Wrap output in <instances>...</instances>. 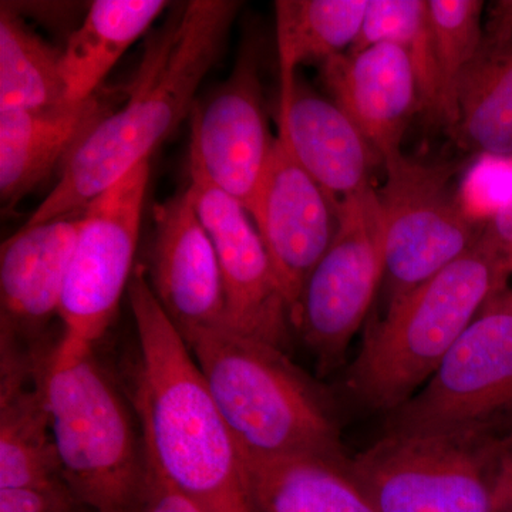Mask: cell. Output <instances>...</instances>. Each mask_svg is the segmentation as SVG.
<instances>
[{
    "instance_id": "cell-1",
    "label": "cell",
    "mask_w": 512,
    "mask_h": 512,
    "mask_svg": "<svg viewBox=\"0 0 512 512\" xmlns=\"http://www.w3.org/2000/svg\"><path fill=\"white\" fill-rule=\"evenodd\" d=\"M242 3L191 0L148 39L126 103L70 151L59 180L25 225L82 211L143 161L194 110L201 83L220 59Z\"/></svg>"
},
{
    "instance_id": "cell-2",
    "label": "cell",
    "mask_w": 512,
    "mask_h": 512,
    "mask_svg": "<svg viewBox=\"0 0 512 512\" xmlns=\"http://www.w3.org/2000/svg\"><path fill=\"white\" fill-rule=\"evenodd\" d=\"M127 293L138 345L131 406L148 463L205 512H254L241 450L146 266L136 265Z\"/></svg>"
},
{
    "instance_id": "cell-3",
    "label": "cell",
    "mask_w": 512,
    "mask_h": 512,
    "mask_svg": "<svg viewBox=\"0 0 512 512\" xmlns=\"http://www.w3.org/2000/svg\"><path fill=\"white\" fill-rule=\"evenodd\" d=\"M511 276L512 252L484 228L466 254L386 306L349 366L350 392L387 414L409 402Z\"/></svg>"
},
{
    "instance_id": "cell-4",
    "label": "cell",
    "mask_w": 512,
    "mask_h": 512,
    "mask_svg": "<svg viewBox=\"0 0 512 512\" xmlns=\"http://www.w3.org/2000/svg\"><path fill=\"white\" fill-rule=\"evenodd\" d=\"M185 342L242 454L348 457L332 396L286 350L224 326Z\"/></svg>"
},
{
    "instance_id": "cell-5",
    "label": "cell",
    "mask_w": 512,
    "mask_h": 512,
    "mask_svg": "<svg viewBox=\"0 0 512 512\" xmlns=\"http://www.w3.org/2000/svg\"><path fill=\"white\" fill-rule=\"evenodd\" d=\"M43 390L67 487L93 512H144L148 458L140 423L94 350H55Z\"/></svg>"
},
{
    "instance_id": "cell-6",
    "label": "cell",
    "mask_w": 512,
    "mask_h": 512,
    "mask_svg": "<svg viewBox=\"0 0 512 512\" xmlns=\"http://www.w3.org/2000/svg\"><path fill=\"white\" fill-rule=\"evenodd\" d=\"M504 437L387 433L352 457L379 512H497Z\"/></svg>"
},
{
    "instance_id": "cell-7",
    "label": "cell",
    "mask_w": 512,
    "mask_h": 512,
    "mask_svg": "<svg viewBox=\"0 0 512 512\" xmlns=\"http://www.w3.org/2000/svg\"><path fill=\"white\" fill-rule=\"evenodd\" d=\"M387 417V433L497 436L512 420L511 285L485 303L427 383Z\"/></svg>"
},
{
    "instance_id": "cell-8",
    "label": "cell",
    "mask_w": 512,
    "mask_h": 512,
    "mask_svg": "<svg viewBox=\"0 0 512 512\" xmlns=\"http://www.w3.org/2000/svg\"><path fill=\"white\" fill-rule=\"evenodd\" d=\"M150 171L143 161L84 208L60 303V355L92 352L116 318L136 269Z\"/></svg>"
},
{
    "instance_id": "cell-9",
    "label": "cell",
    "mask_w": 512,
    "mask_h": 512,
    "mask_svg": "<svg viewBox=\"0 0 512 512\" xmlns=\"http://www.w3.org/2000/svg\"><path fill=\"white\" fill-rule=\"evenodd\" d=\"M332 244L303 288L292 326L328 375L346 353L369 315L384 275V227L373 185L336 207Z\"/></svg>"
},
{
    "instance_id": "cell-10",
    "label": "cell",
    "mask_w": 512,
    "mask_h": 512,
    "mask_svg": "<svg viewBox=\"0 0 512 512\" xmlns=\"http://www.w3.org/2000/svg\"><path fill=\"white\" fill-rule=\"evenodd\" d=\"M383 165L386 181L377 195L389 306L466 254L487 224H477L464 211L454 187L453 164H426L402 156Z\"/></svg>"
},
{
    "instance_id": "cell-11",
    "label": "cell",
    "mask_w": 512,
    "mask_h": 512,
    "mask_svg": "<svg viewBox=\"0 0 512 512\" xmlns=\"http://www.w3.org/2000/svg\"><path fill=\"white\" fill-rule=\"evenodd\" d=\"M84 210L23 225L0 249V365L42 366L60 338V303Z\"/></svg>"
},
{
    "instance_id": "cell-12",
    "label": "cell",
    "mask_w": 512,
    "mask_h": 512,
    "mask_svg": "<svg viewBox=\"0 0 512 512\" xmlns=\"http://www.w3.org/2000/svg\"><path fill=\"white\" fill-rule=\"evenodd\" d=\"M188 170V191L220 261L227 302L224 328L288 352L291 312L254 220L191 158Z\"/></svg>"
},
{
    "instance_id": "cell-13",
    "label": "cell",
    "mask_w": 512,
    "mask_h": 512,
    "mask_svg": "<svg viewBox=\"0 0 512 512\" xmlns=\"http://www.w3.org/2000/svg\"><path fill=\"white\" fill-rule=\"evenodd\" d=\"M259 67L258 45L244 42L227 79L195 104L190 117L191 160L247 211L275 141L266 123Z\"/></svg>"
},
{
    "instance_id": "cell-14",
    "label": "cell",
    "mask_w": 512,
    "mask_h": 512,
    "mask_svg": "<svg viewBox=\"0 0 512 512\" xmlns=\"http://www.w3.org/2000/svg\"><path fill=\"white\" fill-rule=\"evenodd\" d=\"M248 212L271 258L292 320L306 281L335 237V204L276 136Z\"/></svg>"
},
{
    "instance_id": "cell-15",
    "label": "cell",
    "mask_w": 512,
    "mask_h": 512,
    "mask_svg": "<svg viewBox=\"0 0 512 512\" xmlns=\"http://www.w3.org/2000/svg\"><path fill=\"white\" fill-rule=\"evenodd\" d=\"M148 284L161 308L187 340L225 326V288L220 261L185 188L154 208Z\"/></svg>"
},
{
    "instance_id": "cell-16",
    "label": "cell",
    "mask_w": 512,
    "mask_h": 512,
    "mask_svg": "<svg viewBox=\"0 0 512 512\" xmlns=\"http://www.w3.org/2000/svg\"><path fill=\"white\" fill-rule=\"evenodd\" d=\"M320 77L380 163L403 156L404 133L420 106L412 62L402 47L384 42L340 53L320 64Z\"/></svg>"
},
{
    "instance_id": "cell-17",
    "label": "cell",
    "mask_w": 512,
    "mask_h": 512,
    "mask_svg": "<svg viewBox=\"0 0 512 512\" xmlns=\"http://www.w3.org/2000/svg\"><path fill=\"white\" fill-rule=\"evenodd\" d=\"M278 113V136L335 207L372 185L379 157L348 114L298 73L281 77Z\"/></svg>"
},
{
    "instance_id": "cell-18",
    "label": "cell",
    "mask_w": 512,
    "mask_h": 512,
    "mask_svg": "<svg viewBox=\"0 0 512 512\" xmlns=\"http://www.w3.org/2000/svg\"><path fill=\"white\" fill-rule=\"evenodd\" d=\"M242 460L254 512H379L353 473L352 457L242 454Z\"/></svg>"
},
{
    "instance_id": "cell-19",
    "label": "cell",
    "mask_w": 512,
    "mask_h": 512,
    "mask_svg": "<svg viewBox=\"0 0 512 512\" xmlns=\"http://www.w3.org/2000/svg\"><path fill=\"white\" fill-rule=\"evenodd\" d=\"M110 111L96 96L55 110L0 109L3 205L13 207L35 190Z\"/></svg>"
},
{
    "instance_id": "cell-20",
    "label": "cell",
    "mask_w": 512,
    "mask_h": 512,
    "mask_svg": "<svg viewBox=\"0 0 512 512\" xmlns=\"http://www.w3.org/2000/svg\"><path fill=\"white\" fill-rule=\"evenodd\" d=\"M164 0H96L62 50V74L69 104L94 93L127 52L167 9Z\"/></svg>"
},
{
    "instance_id": "cell-21",
    "label": "cell",
    "mask_w": 512,
    "mask_h": 512,
    "mask_svg": "<svg viewBox=\"0 0 512 512\" xmlns=\"http://www.w3.org/2000/svg\"><path fill=\"white\" fill-rule=\"evenodd\" d=\"M43 376L0 379V490L62 480Z\"/></svg>"
},
{
    "instance_id": "cell-22",
    "label": "cell",
    "mask_w": 512,
    "mask_h": 512,
    "mask_svg": "<svg viewBox=\"0 0 512 512\" xmlns=\"http://www.w3.org/2000/svg\"><path fill=\"white\" fill-rule=\"evenodd\" d=\"M369 0H278L276 43L281 76L305 63H325L352 49Z\"/></svg>"
},
{
    "instance_id": "cell-23",
    "label": "cell",
    "mask_w": 512,
    "mask_h": 512,
    "mask_svg": "<svg viewBox=\"0 0 512 512\" xmlns=\"http://www.w3.org/2000/svg\"><path fill=\"white\" fill-rule=\"evenodd\" d=\"M458 136L471 150L512 156V42L481 47L458 89Z\"/></svg>"
},
{
    "instance_id": "cell-24",
    "label": "cell",
    "mask_w": 512,
    "mask_h": 512,
    "mask_svg": "<svg viewBox=\"0 0 512 512\" xmlns=\"http://www.w3.org/2000/svg\"><path fill=\"white\" fill-rule=\"evenodd\" d=\"M67 103L62 52L26 26L12 6L0 8V109L55 110Z\"/></svg>"
},
{
    "instance_id": "cell-25",
    "label": "cell",
    "mask_w": 512,
    "mask_h": 512,
    "mask_svg": "<svg viewBox=\"0 0 512 512\" xmlns=\"http://www.w3.org/2000/svg\"><path fill=\"white\" fill-rule=\"evenodd\" d=\"M402 47L412 62L420 113L441 124L439 76L427 0H369L360 35L349 52L377 43Z\"/></svg>"
},
{
    "instance_id": "cell-26",
    "label": "cell",
    "mask_w": 512,
    "mask_h": 512,
    "mask_svg": "<svg viewBox=\"0 0 512 512\" xmlns=\"http://www.w3.org/2000/svg\"><path fill=\"white\" fill-rule=\"evenodd\" d=\"M439 76L441 124L456 131L461 79L484 43L481 0H429Z\"/></svg>"
},
{
    "instance_id": "cell-27",
    "label": "cell",
    "mask_w": 512,
    "mask_h": 512,
    "mask_svg": "<svg viewBox=\"0 0 512 512\" xmlns=\"http://www.w3.org/2000/svg\"><path fill=\"white\" fill-rule=\"evenodd\" d=\"M458 195L470 220L488 224L512 202V156L480 154L467 168Z\"/></svg>"
},
{
    "instance_id": "cell-28",
    "label": "cell",
    "mask_w": 512,
    "mask_h": 512,
    "mask_svg": "<svg viewBox=\"0 0 512 512\" xmlns=\"http://www.w3.org/2000/svg\"><path fill=\"white\" fill-rule=\"evenodd\" d=\"M0 512H93L62 480L37 487L0 490Z\"/></svg>"
},
{
    "instance_id": "cell-29",
    "label": "cell",
    "mask_w": 512,
    "mask_h": 512,
    "mask_svg": "<svg viewBox=\"0 0 512 512\" xmlns=\"http://www.w3.org/2000/svg\"><path fill=\"white\" fill-rule=\"evenodd\" d=\"M144 512H205L183 494L174 490L148 463Z\"/></svg>"
},
{
    "instance_id": "cell-30",
    "label": "cell",
    "mask_w": 512,
    "mask_h": 512,
    "mask_svg": "<svg viewBox=\"0 0 512 512\" xmlns=\"http://www.w3.org/2000/svg\"><path fill=\"white\" fill-rule=\"evenodd\" d=\"M512 42V0H498L488 12L484 45L503 47Z\"/></svg>"
},
{
    "instance_id": "cell-31",
    "label": "cell",
    "mask_w": 512,
    "mask_h": 512,
    "mask_svg": "<svg viewBox=\"0 0 512 512\" xmlns=\"http://www.w3.org/2000/svg\"><path fill=\"white\" fill-rule=\"evenodd\" d=\"M485 229L498 244L512 252V202L500 214L495 215L493 220L485 225Z\"/></svg>"
},
{
    "instance_id": "cell-32",
    "label": "cell",
    "mask_w": 512,
    "mask_h": 512,
    "mask_svg": "<svg viewBox=\"0 0 512 512\" xmlns=\"http://www.w3.org/2000/svg\"><path fill=\"white\" fill-rule=\"evenodd\" d=\"M495 495H497V512H512V464L504 453Z\"/></svg>"
},
{
    "instance_id": "cell-33",
    "label": "cell",
    "mask_w": 512,
    "mask_h": 512,
    "mask_svg": "<svg viewBox=\"0 0 512 512\" xmlns=\"http://www.w3.org/2000/svg\"><path fill=\"white\" fill-rule=\"evenodd\" d=\"M504 454L512 464V430L507 437H504Z\"/></svg>"
}]
</instances>
